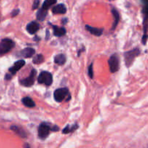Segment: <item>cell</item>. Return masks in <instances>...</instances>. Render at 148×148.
<instances>
[{
    "label": "cell",
    "instance_id": "obj_1",
    "mask_svg": "<svg viewBox=\"0 0 148 148\" xmlns=\"http://www.w3.org/2000/svg\"><path fill=\"white\" fill-rule=\"evenodd\" d=\"M14 47H15V43L11 39H3L0 42V55H3L8 53Z\"/></svg>",
    "mask_w": 148,
    "mask_h": 148
},
{
    "label": "cell",
    "instance_id": "obj_2",
    "mask_svg": "<svg viewBox=\"0 0 148 148\" xmlns=\"http://www.w3.org/2000/svg\"><path fill=\"white\" fill-rule=\"evenodd\" d=\"M38 82L40 84H45L46 85L49 86L53 82V77L52 74L49 72H42L39 76L38 78Z\"/></svg>",
    "mask_w": 148,
    "mask_h": 148
},
{
    "label": "cell",
    "instance_id": "obj_3",
    "mask_svg": "<svg viewBox=\"0 0 148 148\" xmlns=\"http://www.w3.org/2000/svg\"><path fill=\"white\" fill-rule=\"evenodd\" d=\"M108 64H109L110 71L112 73L116 72L119 70V59L116 54H114L110 57L108 60Z\"/></svg>",
    "mask_w": 148,
    "mask_h": 148
},
{
    "label": "cell",
    "instance_id": "obj_4",
    "mask_svg": "<svg viewBox=\"0 0 148 148\" xmlns=\"http://www.w3.org/2000/svg\"><path fill=\"white\" fill-rule=\"evenodd\" d=\"M69 93L68 89L64 87V88H59L56 90L53 93V97H54L55 101L57 102H61L64 98H66Z\"/></svg>",
    "mask_w": 148,
    "mask_h": 148
},
{
    "label": "cell",
    "instance_id": "obj_5",
    "mask_svg": "<svg viewBox=\"0 0 148 148\" xmlns=\"http://www.w3.org/2000/svg\"><path fill=\"white\" fill-rule=\"evenodd\" d=\"M139 50L137 49H135L134 50L130 51H128L126 53H125L124 54V58H125V61H126V66H130L131 64L133 62L134 59L135 57L138 56L139 54Z\"/></svg>",
    "mask_w": 148,
    "mask_h": 148
},
{
    "label": "cell",
    "instance_id": "obj_6",
    "mask_svg": "<svg viewBox=\"0 0 148 148\" xmlns=\"http://www.w3.org/2000/svg\"><path fill=\"white\" fill-rule=\"evenodd\" d=\"M51 128L46 123H42L39 128V137L42 139H44L49 136Z\"/></svg>",
    "mask_w": 148,
    "mask_h": 148
},
{
    "label": "cell",
    "instance_id": "obj_7",
    "mask_svg": "<svg viewBox=\"0 0 148 148\" xmlns=\"http://www.w3.org/2000/svg\"><path fill=\"white\" fill-rule=\"evenodd\" d=\"M36 75V71L35 70H32L29 77L25 78V80H22V81H21V83H22L24 86H26V87H30V86L33 85V83H34Z\"/></svg>",
    "mask_w": 148,
    "mask_h": 148
},
{
    "label": "cell",
    "instance_id": "obj_8",
    "mask_svg": "<svg viewBox=\"0 0 148 148\" xmlns=\"http://www.w3.org/2000/svg\"><path fill=\"white\" fill-rule=\"evenodd\" d=\"M25 64V61L24 60H19L14 64L11 68H9V71L12 73V74H15L18 71H19L22 67Z\"/></svg>",
    "mask_w": 148,
    "mask_h": 148
},
{
    "label": "cell",
    "instance_id": "obj_9",
    "mask_svg": "<svg viewBox=\"0 0 148 148\" xmlns=\"http://www.w3.org/2000/svg\"><path fill=\"white\" fill-rule=\"evenodd\" d=\"M39 28H40V26H39V24L38 22H31L27 25V30L30 34H34L39 30Z\"/></svg>",
    "mask_w": 148,
    "mask_h": 148
},
{
    "label": "cell",
    "instance_id": "obj_10",
    "mask_svg": "<svg viewBox=\"0 0 148 148\" xmlns=\"http://www.w3.org/2000/svg\"><path fill=\"white\" fill-rule=\"evenodd\" d=\"M67 12V8L64 4H59L55 6L52 9V12L53 14H65Z\"/></svg>",
    "mask_w": 148,
    "mask_h": 148
},
{
    "label": "cell",
    "instance_id": "obj_11",
    "mask_svg": "<svg viewBox=\"0 0 148 148\" xmlns=\"http://www.w3.org/2000/svg\"><path fill=\"white\" fill-rule=\"evenodd\" d=\"M53 34L57 37H61V36H64L66 33V29L63 27H58L56 25H53Z\"/></svg>",
    "mask_w": 148,
    "mask_h": 148
},
{
    "label": "cell",
    "instance_id": "obj_12",
    "mask_svg": "<svg viewBox=\"0 0 148 148\" xmlns=\"http://www.w3.org/2000/svg\"><path fill=\"white\" fill-rule=\"evenodd\" d=\"M85 28L91 33V34L94 35V36H101L103 33V29L94 28V27H91L90 26V25H85Z\"/></svg>",
    "mask_w": 148,
    "mask_h": 148
},
{
    "label": "cell",
    "instance_id": "obj_13",
    "mask_svg": "<svg viewBox=\"0 0 148 148\" xmlns=\"http://www.w3.org/2000/svg\"><path fill=\"white\" fill-rule=\"evenodd\" d=\"M35 50L32 48H26L20 52V55L25 58H30L34 55Z\"/></svg>",
    "mask_w": 148,
    "mask_h": 148
},
{
    "label": "cell",
    "instance_id": "obj_14",
    "mask_svg": "<svg viewBox=\"0 0 148 148\" xmlns=\"http://www.w3.org/2000/svg\"><path fill=\"white\" fill-rule=\"evenodd\" d=\"M22 102L25 106L28 107V108H33V107H34L35 105H36L34 101H33L31 98H29V97H25V98H22Z\"/></svg>",
    "mask_w": 148,
    "mask_h": 148
},
{
    "label": "cell",
    "instance_id": "obj_15",
    "mask_svg": "<svg viewBox=\"0 0 148 148\" xmlns=\"http://www.w3.org/2000/svg\"><path fill=\"white\" fill-rule=\"evenodd\" d=\"M46 15H47V10L43 8H41V9H39L37 12V19L39 21H43L45 20V18H46Z\"/></svg>",
    "mask_w": 148,
    "mask_h": 148
},
{
    "label": "cell",
    "instance_id": "obj_16",
    "mask_svg": "<svg viewBox=\"0 0 148 148\" xmlns=\"http://www.w3.org/2000/svg\"><path fill=\"white\" fill-rule=\"evenodd\" d=\"M54 61L59 65H62L66 61V56L64 54L56 55L54 58Z\"/></svg>",
    "mask_w": 148,
    "mask_h": 148
},
{
    "label": "cell",
    "instance_id": "obj_17",
    "mask_svg": "<svg viewBox=\"0 0 148 148\" xmlns=\"http://www.w3.org/2000/svg\"><path fill=\"white\" fill-rule=\"evenodd\" d=\"M112 14L113 15H114V25H113V29H114V28H116L118 21H119L120 17H119V14H118V12H117L115 9H112Z\"/></svg>",
    "mask_w": 148,
    "mask_h": 148
},
{
    "label": "cell",
    "instance_id": "obj_18",
    "mask_svg": "<svg viewBox=\"0 0 148 148\" xmlns=\"http://www.w3.org/2000/svg\"><path fill=\"white\" fill-rule=\"evenodd\" d=\"M56 0H45L43 4V6H42V8L48 10L50 8V7L56 4Z\"/></svg>",
    "mask_w": 148,
    "mask_h": 148
},
{
    "label": "cell",
    "instance_id": "obj_19",
    "mask_svg": "<svg viewBox=\"0 0 148 148\" xmlns=\"http://www.w3.org/2000/svg\"><path fill=\"white\" fill-rule=\"evenodd\" d=\"M11 129H12L14 132H16L18 135H20V136L22 137H26V134L25 133V132H24L23 130H22L20 128L18 127V126H12V127H11Z\"/></svg>",
    "mask_w": 148,
    "mask_h": 148
},
{
    "label": "cell",
    "instance_id": "obj_20",
    "mask_svg": "<svg viewBox=\"0 0 148 148\" xmlns=\"http://www.w3.org/2000/svg\"><path fill=\"white\" fill-rule=\"evenodd\" d=\"M44 60V58H43V56L42 54H38L33 58V62L36 64H39L42 63Z\"/></svg>",
    "mask_w": 148,
    "mask_h": 148
},
{
    "label": "cell",
    "instance_id": "obj_21",
    "mask_svg": "<svg viewBox=\"0 0 148 148\" xmlns=\"http://www.w3.org/2000/svg\"><path fill=\"white\" fill-rule=\"evenodd\" d=\"M77 128H78V126H77V124H76L75 126L74 125L73 126H70V125H68V126H67L65 128H64V129H63L62 133L68 134V133H70V132H72V131L75 130V129H77Z\"/></svg>",
    "mask_w": 148,
    "mask_h": 148
},
{
    "label": "cell",
    "instance_id": "obj_22",
    "mask_svg": "<svg viewBox=\"0 0 148 148\" xmlns=\"http://www.w3.org/2000/svg\"><path fill=\"white\" fill-rule=\"evenodd\" d=\"M88 74L91 79L93 78V64L90 65L88 68Z\"/></svg>",
    "mask_w": 148,
    "mask_h": 148
},
{
    "label": "cell",
    "instance_id": "obj_23",
    "mask_svg": "<svg viewBox=\"0 0 148 148\" xmlns=\"http://www.w3.org/2000/svg\"><path fill=\"white\" fill-rule=\"evenodd\" d=\"M39 0H34V2H33V9H36L39 7Z\"/></svg>",
    "mask_w": 148,
    "mask_h": 148
},
{
    "label": "cell",
    "instance_id": "obj_24",
    "mask_svg": "<svg viewBox=\"0 0 148 148\" xmlns=\"http://www.w3.org/2000/svg\"><path fill=\"white\" fill-rule=\"evenodd\" d=\"M19 9H15V10L13 11V12H12V17H15V16H16L17 15H18V13H19Z\"/></svg>",
    "mask_w": 148,
    "mask_h": 148
},
{
    "label": "cell",
    "instance_id": "obj_25",
    "mask_svg": "<svg viewBox=\"0 0 148 148\" xmlns=\"http://www.w3.org/2000/svg\"><path fill=\"white\" fill-rule=\"evenodd\" d=\"M147 38V36H146V35H144L143 39H142V43H143L144 44H145V43H146Z\"/></svg>",
    "mask_w": 148,
    "mask_h": 148
},
{
    "label": "cell",
    "instance_id": "obj_26",
    "mask_svg": "<svg viewBox=\"0 0 148 148\" xmlns=\"http://www.w3.org/2000/svg\"><path fill=\"white\" fill-rule=\"evenodd\" d=\"M51 130L53 131V132H56V131H58V130H59V127H57V126H53V128H52V129H51Z\"/></svg>",
    "mask_w": 148,
    "mask_h": 148
},
{
    "label": "cell",
    "instance_id": "obj_27",
    "mask_svg": "<svg viewBox=\"0 0 148 148\" xmlns=\"http://www.w3.org/2000/svg\"><path fill=\"white\" fill-rule=\"evenodd\" d=\"M11 77H12V75L9 74H7L6 75V77H5V79H6V80H10Z\"/></svg>",
    "mask_w": 148,
    "mask_h": 148
},
{
    "label": "cell",
    "instance_id": "obj_28",
    "mask_svg": "<svg viewBox=\"0 0 148 148\" xmlns=\"http://www.w3.org/2000/svg\"><path fill=\"white\" fill-rule=\"evenodd\" d=\"M145 12L146 13L147 15H148V6L145 8Z\"/></svg>",
    "mask_w": 148,
    "mask_h": 148
}]
</instances>
